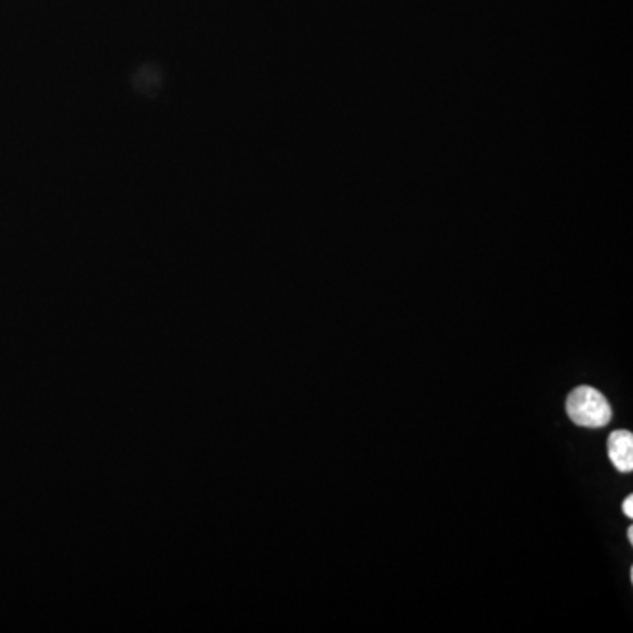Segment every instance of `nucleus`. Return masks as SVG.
<instances>
[{
  "instance_id": "1",
  "label": "nucleus",
  "mask_w": 633,
  "mask_h": 633,
  "mask_svg": "<svg viewBox=\"0 0 633 633\" xmlns=\"http://www.w3.org/2000/svg\"><path fill=\"white\" fill-rule=\"evenodd\" d=\"M567 414L577 426L597 430L611 422L612 408L604 394L595 387L581 386L568 396Z\"/></svg>"
},
{
  "instance_id": "2",
  "label": "nucleus",
  "mask_w": 633,
  "mask_h": 633,
  "mask_svg": "<svg viewBox=\"0 0 633 633\" xmlns=\"http://www.w3.org/2000/svg\"><path fill=\"white\" fill-rule=\"evenodd\" d=\"M607 451L612 465L621 473L633 470V433L632 431H612L607 440Z\"/></svg>"
},
{
  "instance_id": "3",
  "label": "nucleus",
  "mask_w": 633,
  "mask_h": 633,
  "mask_svg": "<svg viewBox=\"0 0 633 633\" xmlns=\"http://www.w3.org/2000/svg\"><path fill=\"white\" fill-rule=\"evenodd\" d=\"M623 512H625L626 517H633V496H628L625 502H623Z\"/></svg>"
},
{
  "instance_id": "4",
  "label": "nucleus",
  "mask_w": 633,
  "mask_h": 633,
  "mask_svg": "<svg viewBox=\"0 0 633 633\" xmlns=\"http://www.w3.org/2000/svg\"><path fill=\"white\" fill-rule=\"evenodd\" d=\"M628 540H630V544H633V526L628 528Z\"/></svg>"
}]
</instances>
